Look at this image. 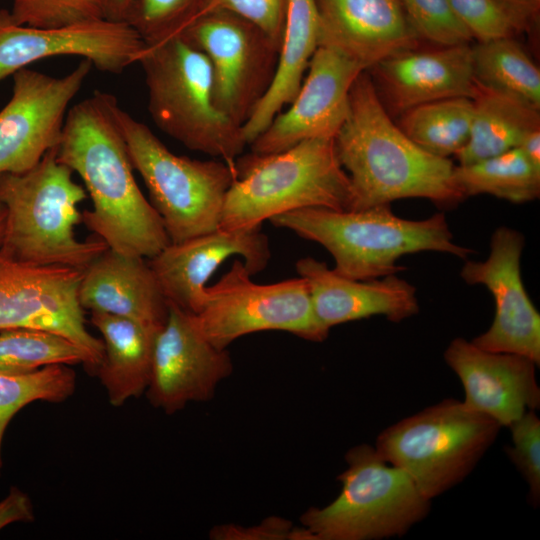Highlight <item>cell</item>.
<instances>
[{"mask_svg":"<svg viewBox=\"0 0 540 540\" xmlns=\"http://www.w3.org/2000/svg\"><path fill=\"white\" fill-rule=\"evenodd\" d=\"M110 97L96 91L68 109L57 159L79 175L92 200L93 208L81 213V222L108 248L150 259L171 242L137 185Z\"/></svg>","mask_w":540,"mask_h":540,"instance_id":"6da1fadb","label":"cell"},{"mask_svg":"<svg viewBox=\"0 0 540 540\" xmlns=\"http://www.w3.org/2000/svg\"><path fill=\"white\" fill-rule=\"evenodd\" d=\"M334 143L351 182V210L404 198L450 208L465 199L454 183L452 161L427 152L392 121L367 70L351 88L348 115Z\"/></svg>","mask_w":540,"mask_h":540,"instance_id":"7a4b0ae2","label":"cell"},{"mask_svg":"<svg viewBox=\"0 0 540 540\" xmlns=\"http://www.w3.org/2000/svg\"><path fill=\"white\" fill-rule=\"evenodd\" d=\"M391 204L360 210L303 208L269 221L303 239L322 245L333 257V270L346 278L370 280L405 268L404 255L437 251L467 258L473 251L453 241L446 217L437 213L422 220L396 216Z\"/></svg>","mask_w":540,"mask_h":540,"instance_id":"3957f363","label":"cell"},{"mask_svg":"<svg viewBox=\"0 0 540 540\" xmlns=\"http://www.w3.org/2000/svg\"><path fill=\"white\" fill-rule=\"evenodd\" d=\"M219 228L252 230L274 216L303 208L351 210L353 192L334 139H309L275 153L235 160Z\"/></svg>","mask_w":540,"mask_h":540,"instance_id":"277c9868","label":"cell"},{"mask_svg":"<svg viewBox=\"0 0 540 540\" xmlns=\"http://www.w3.org/2000/svg\"><path fill=\"white\" fill-rule=\"evenodd\" d=\"M56 148L27 172L0 174V201L7 212L0 252L25 263L84 270L108 246L100 238H76L78 205L88 194L57 159Z\"/></svg>","mask_w":540,"mask_h":540,"instance_id":"5b68a950","label":"cell"},{"mask_svg":"<svg viewBox=\"0 0 540 540\" xmlns=\"http://www.w3.org/2000/svg\"><path fill=\"white\" fill-rule=\"evenodd\" d=\"M137 63L155 125L188 149L234 165L247 143L242 128L214 103L207 56L179 34L146 45Z\"/></svg>","mask_w":540,"mask_h":540,"instance_id":"8992f818","label":"cell"},{"mask_svg":"<svg viewBox=\"0 0 540 540\" xmlns=\"http://www.w3.org/2000/svg\"><path fill=\"white\" fill-rule=\"evenodd\" d=\"M110 109L170 242L218 229L235 164L176 155L148 126L123 110L112 94Z\"/></svg>","mask_w":540,"mask_h":540,"instance_id":"52a82bcc","label":"cell"},{"mask_svg":"<svg viewBox=\"0 0 540 540\" xmlns=\"http://www.w3.org/2000/svg\"><path fill=\"white\" fill-rule=\"evenodd\" d=\"M501 428L463 401L448 398L385 428L374 448L432 500L473 471Z\"/></svg>","mask_w":540,"mask_h":540,"instance_id":"ba28073f","label":"cell"},{"mask_svg":"<svg viewBox=\"0 0 540 540\" xmlns=\"http://www.w3.org/2000/svg\"><path fill=\"white\" fill-rule=\"evenodd\" d=\"M345 460L347 468L337 477L339 495L300 517L314 540L401 537L430 512L431 500L403 470L385 462L373 446L352 447Z\"/></svg>","mask_w":540,"mask_h":540,"instance_id":"9c48e42d","label":"cell"},{"mask_svg":"<svg viewBox=\"0 0 540 540\" xmlns=\"http://www.w3.org/2000/svg\"><path fill=\"white\" fill-rule=\"evenodd\" d=\"M251 276L242 260H234L229 271L205 288L203 306L195 317L214 346L227 349L242 336L267 330L312 342L328 337L329 330L318 322L302 277L258 284Z\"/></svg>","mask_w":540,"mask_h":540,"instance_id":"30bf717a","label":"cell"},{"mask_svg":"<svg viewBox=\"0 0 540 540\" xmlns=\"http://www.w3.org/2000/svg\"><path fill=\"white\" fill-rule=\"evenodd\" d=\"M208 58L216 107L242 126L268 90L279 46L261 29L227 11H213L182 33Z\"/></svg>","mask_w":540,"mask_h":540,"instance_id":"8fae6325","label":"cell"},{"mask_svg":"<svg viewBox=\"0 0 540 540\" xmlns=\"http://www.w3.org/2000/svg\"><path fill=\"white\" fill-rule=\"evenodd\" d=\"M91 68L83 59L61 77L27 67L12 75V95L0 111V174L27 172L58 146L68 106Z\"/></svg>","mask_w":540,"mask_h":540,"instance_id":"7c38bea8","label":"cell"},{"mask_svg":"<svg viewBox=\"0 0 540 540\" xmlns=\"http://www.w3.org/2000/svg\"><path fill=\"white\" fill-rule=\"evenodd\" d=\"M82 274V269L25 263L0 252V331L31 328L63 335L99 365L103 342L88 331L78 301Z\"/></svg>","mask_w":540,"mask_h":540,"instance_id":"4fadbf2b","label":"cell"},{"mask_svg":"<svg viewBox=\"0 0 540 540\" xmlns=\"http://www.w3.org/2000/svg\"><path fill=\"white\" fill-rule=\"evenodd\" d=\"M146 43L126 22L91 20L56 28L16 24L0 9V81L49 57L73 55L100 71L122 73L137 63Z\"/></svg>","mask_w":540,"mask_h":540,"instance_id":"5bb4252c","label":"cell"},{"mask_svg":"<svg viewBox=\"0 0 540 540\" xmlns=\"http://www.w3.org/2000/svg\"><path fill=\"white\" fill-rule=\"evenodd\" d=\"M232 371L229 352L205 337L195 314L169 303L168 318L155 338L146 390L152 406L173 414L190 402L208 401Z\"/></svg>","mask_w":540,"mask_h":540,"instance_id":"9a60e30c","label":"cell"},{"mask_svg":"<svg viewBox=\"0 0 540 540\" xmlns=\"http://www.w3.org/2000/svg\"><path fill=\"white\" fill-rule=\"evenodd\" d=\"M524 244L519 231L499 227L492 234L488 258L466 261L460 275L469 285L486 286L495 301L491 326L472 342L487 351L525 356L539 366L540 314L522 281Z\"/></svg>","mask_w":540,"mask_h":540,"instance_id":"2e32d148","label":"cell"},{"mask_svg":"<svg viewBox=\"0 0 540 540\" xmlns=\"http://www.w3.org/2000/svg\"><path fill=\"white\" fill-rule=\"evenodd\" d=\"M363 71L340 52L318 46L288 109L249 145L251 152L275 153L309 139H334L347 118L351 88Z\"/></svg>","mask_w":540,"mask_h":540,"instance_id":"e0dca14e","label":"cell"},{"mask_svg":"<svg viewBox=\"0 0 540 540\" xmlns=\"http://www.w3.org/2000/svg\"><path fill=\"white\" fill-rule=\"evenodd\" d=\"M232 256H241L253 276L269 263V239L261 228L244 231L218 228L170 243L148 262L167 301L197 314L203 306L208 280Z\"/></svg>","mask_w":540,"mask_h":540,"instance_id":"ac0fdd59","label":"cell"},{"mask_svg":"<svg viewBox=\"0 0 540 540\" xmlns=\"http://www.w3.org/2000/svg\"><path fill=\"white\" fill-rule=\"evenodd\" d=\"M447 365L460 379L471 410L508 427L528 410L540 407L538 365L513 353L492 352L457 337L444 352Z\"/></svg>","mask_w":540,"mask_h":540,"instance_id":"d6986e66","label":"cell"},{"mask_svg":"<svg viewBox=\"0 0 540 540\" xmlns=\"http://www.w3.org/2000/svg\"><path fill=\"white\" fill-rule=\"evenodd\" d=\"M369 70L381 101L397 114L447 98L474 99L478 92L469 43L408 50Z\"/></svg>","mask_w":540,"mask_h":540,"instance_id":"ffe728a7","label":"cell"},{"mask_svg":"<svg viewBox=\"0 0 540 540\" xmlns=\"http://www.w3.org/2000/svg\"><path fill=\"white\" fill-rule=\"evenodd\" d=\"M319 46L334 49L369 70L416 49L419 36L398 0H315Z\"/></svg>","mask_w":540,"mask_h":540,"instance_id":"44dd1931","label":"cell"},{"mask_svg":"<svg viewBox=\"0 0 540 540\" xmlns=\"http://www.w3.org/2000/svg\"><path fill=\"white\" fill-rule=\"evenodd\" d=\"M295 267L308 285L318 322L329 331L333 326L374 315L401 322L419 311L416 288L396 274L350 279L313 257L299 259Z\"/></svg>","mask_w":540,"mask_h":540,"instance_id":"7402d4cb","label":"cell"},{"mask_svg":"<svg viewBox=\"0 0 540 540\" xmlns=\"http://www.w3.org/2000/svg\"><path fill=\"white\" fill-rule=\"evenodd\" d=\"M83 310L128 318L160 330L169 302L147 258L107 248L84 270L78 287Z\"/></svg>","mask_w":540,"mask_h":540,"instance_id":"603a6c76","label":"cell"},{"mask_svg":"<svg viewBox=\"0 0 540 540\" xmlns=\"http://www.w3.org/2000/svg\"><path fill=\"white\" fill-rule=\"evenodd\" d=\"M319 14L315 0H288V10L272 82L242 126L250 145L296 96L310 60L319 46Z\"/></svg>","mask_w":540,"mask_h":540,"instance_id":"cb8c5ba5","label":"cell"},{"mask_svg":"<svg viewBox=\"0 0 540 540\" xmlns=\"http://www.w3.org/2000/svg\"><path fill=\"white\" fill-rule=\"evenodd\" d=\"M90 322L100 332L103 342V356L95 374L109 403L120 407L146 392L159 330L100 312H91Z\"/></svg>","mask_w":540,"mask_h":540,"instance_id":"d4e9b609","label":"cell"},{"mask_svg":"<svg viewBox=\"0 0 540 540\" xmlns=\"http://www.w3.org/2000/svg\"><path fill=\"white\" fill-rule=\"evenodd\" d=\"M473 103L469 139L455 155L459 165L519 147L528 134L540 129V108L513 95L478 84Z\"/></svg>","mask_w":540,"mask_h":540,"instance_id":"484cf974","label":"cell"},{"mask_svg":"<svg viewBox=\"0 0 540 540\" xmlns=\"http://www.w3.org/2000/svg\"><path fill=\"white\" fill-rule=\"evenodd\" d=\"M453 180L464 198L489 194L512 203H525L540 195V168L519 147L455 166Z\"/></svg>","mask_w":540,"mask_h":540,"instance_id":"4316f807","label":"cell"},{"mask_svg":"<svg viewBox=\"0 0 540 540\" xmlns=\"http://www.w3.org/2000/svg\"><path fill=\"white\" fill-rule=\"evenodd\" d=\"M473 113V99L447 98L405 111L398 126L427 152L449 158L455 156L467 143Z\"/></svg>","mask_w":540,"mask_h":540,"instance_id":"83f0119b","label":"cell"},{"mask_svg":"<svg viewBox=\"0 0 540 540\" xmlns=\"http://www.w3.org/2000/svg\"><path fill=\"white\" fill-rule=\"evenodd\" d=\"M55 364H83L94 374L98 366L87 349L63 335L31 328L0 331V374H26Z\"/></svg>","mask_w":540,"mask_h":540,"instance_id":"f1b7e54d","label":"cell"},{"mask_svg":"<svg viewBox=\"0 0 540 540\" xmlns=\"http://www.w3.org/2000/svg\"><path fill=\"white\" fill-rule=\"evenodd\" d=\"M472 50L478 84L540 108V71L513 37L479 42Z\"/></svg>","mask_w":540,"mask_h":540,"instance_id":"f546056e","label":"cell"},{"mask_svg":"<svg viewBox=\"0 0 540 540\" xmlns=\"http://www.w3.org/2000/svg\"><path fill=\"white\" fill-rule=\"evenodd\" d=\"M75 389L76 373L69 365H49L26 374H0V476L4 434L16 413L35 401L63 402Z\"/></svg>","mask_w":540,"mask_h":540,"instance_id":"4dcf8cb0","label":"cell"},{"mask_svg":"<svg viewBox=\"0 0 540 540\" xmlns=\"http://www.w3.org/2000/svg\"><path fill=\"white\" fill-rule=\"evenodd\" d=\"M208 0H133L127 12L128 23L146 45L181 34L201 17Z\"/></svg>","mask_w":540,"mask_h":540,"instance_id":"1f68e13d","label":"cell"},{"mask_svg":"<svg viewBox=\"0 0 540 540\" xmlns=\"http://www.w3.org/2000/svg\"><path fill=\"white\" fill-rule=\"evenodd\" d=\"M420 39L440 46L470 43L468 30L454 14L449 0H398Z\"/></svg>","mask_w":540,"mask_h":540,"instance_id":"d6a6232c","label":"cell"},{"mask_svg":"<svg viewBox=\"0 0 540 540\" xmlns=\"http://www.w3.org/2000/svg\"><path fill=\"white\" fill-rule=\"evenodd\" d=\"M10 16L18 25L56 28L101 19L95 0H11Z\"/></svg>","mask_w":540,"mask_h":540,"instance_id":"836d02e7","label":"cell"},{"mask_svg":"<svg viewBox=\"0 0 540 540\" xmlns=\"http://www.w3.org/2000/svg\"><path fill=\"white\" fill-rule=\"evenodd\" d=\"M508 428L512 445L505 447V453L525 479L528 501L536 508L540 503V419L528 410Z\"/></svg>","mask_w":540,"mask_h":540,"instance_id":"e575fe53","label":"cell"},{"mask_svg":"<svg viewBox=\"0 0 540 540\" xmlns=\"http://www.w3.org/2000/svg\"><path fill=\"white\" fill-rule=\"evenodd\" d=\"M449 3L456 17L478 43L514 37L519 33L495 0H449Z\"/></svg>","mask_w":540,"mask_h":540,"instance_id":"d590c367","label":"cell"},{"mask_svg":"<svg viewBox=\"0 0 540 540\" xmlns=\"http://www.w3.org/2000/svg\"><path fill=\"white\" fill-rule=\"evenodd\" d=\"M218 10L231 12L246 19L280 47L288 0H208L201 17Z\"/></svg>","mask_w":540,"mask_h":540,"instance_id":"8d00e7d4","label":"cell"},{"mask_svg":"<svg viewBox=\"0 0 540 540\" xmlns=\"http://www.w3.org/2000/svg\"><path fill=\"white\" fill-rule=\"evenodd\" d=\"M209 535L214 540H314L306 528L294 527L291 521L280 517H269L249 527L235 524L215 526Z\"/></svg>","mask_w":540,"mask_h":540,"instance_id":"74e56055","label":"cell"},{"mask_svg":"<svg viewBox=\"0 0 540 540\" xmlns=\"http://www.w3.org/2000/svg\"><path fill=\"white\" fill-rule=\"evenodd\" d=\"M35 519L31 498L16 486L9 489L0 501V530L16 522H32Z\"/></svg>","mask_w":540,"mask_h":540,"instance_id":"f35d334b","label":"cell"},{"mask_svg":"<svg viewBox=\"0 0 540 540\" xmlns=\"http://www.w3.org/2000/svg\"><path fill=\"white\" fill-rule=\"evenodd\" d=\"M513 21L519 33L538 25L540 0H495Z\"/></svg>","mask_w":540,"mask_h":540,"instance_id":"ab89813d","label":"cell"},{"mask_svg":"<svg viewBox=\"0 0 540 540\" xmlns=\"http://www.w3.org/2000/svg\"><path fill=\"white\" fill-rule=\"evenodd\" d=\"M103 19L125 22L133 0H95Z\"/></svg>","mask_w":540,"mask_h":540,"instance_id":"60d3db41","label":"cell"},{"mask_svg":"<svg viewBox=\"0 0 540 540\" xmlns=\"http://www.w3.org/2000/svg\"><path fill=\"white\" fill-rule=\"evenodd\" d=\"M519 148L534 166L540 168V129L528 134Z\"/></svg>","mask_w":540,"mask_h":540,"instance_id":"b9f144b4","label":"cell"},{"mask_svg":"<svg viewBox=\"0 0 540 540\" xmlns=\"http://www.w3.org/2000/svg\"><path fill=\"white\" fill-rule=\"evenodd\" d=\"M6 215H7L6 207H5L4 204L0 201V239H1L2 234H3V230H4V226H5V221H6Z\"/></svg>","mask_w":540,"mask_h":540,"instance_id":"7bdbcfd3","label":"cell"}]
</instances>
